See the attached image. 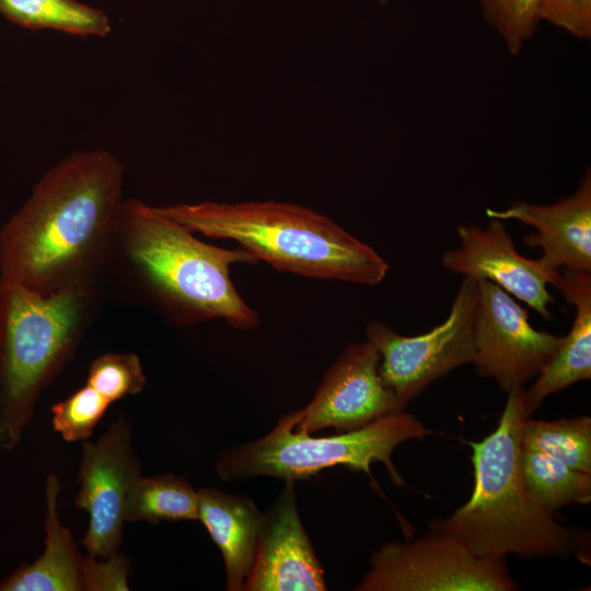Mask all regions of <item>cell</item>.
Here are the masks:
<instances>
[{"instance_id":"6da1fadb","label":"cell","mask_w":591,"mask_h":591,"mask_svg":"<svg viewBox=\"0 0 591 591\" xmlns=\"http://www.w3.org/2000/svg\"><path fill=\"white\" fill-rule=\"evenodd\" d=\"M123 173L102 150L73 153L47 171L0 231V282L40 294L91 282L118 237Z\"/></svg>"},{"instance_id":"603a6c76","label":"cell","mask_w":591,"mask_h":591,"mask_svg":"<svg viewBox=\"0 0 591 591\" xmlns=\"http://www.w3.org/2000/svg\"><path fill=\"white\" fill-rule=\"evenodd\" d=\"M147 379L137 355L108 352L93 360L89 368L86 384L111 403L140 393Z\"/></svg>"},{"instance_id":"2e32d148","label":"cell","mask_w":591,"mask_h":591,"mask_svg":"<svg viewBox=\"0 0 591 591\" xmlns=\"http://www.w3.org/2000/svg\"><path fill=\"white\" fill-rule=\"evenodd\" d=\"M198 498V520L223 556L227 589L242 591L254 564L264 513L253 500L217 489H200Z\"/></svg>"},{"instance_id":"7a4b0ae2","label":"cell","mask_w":591,"mask_h":591,"mask_svg":"<svg viewBox=\"0 0 591 591\" xmlns=\"http://www.w3.org/2000/svg\"><path fill=\"white\" fill-rule=\"evenodd\" d=\"M153 207L194 233L233 240L277 270L363 286L379 285L389 271L375 250L309 207L275 200Z\"/></svg>"},{"instance_id":"9a60e30c","label":"cell","mask_w":591,"mask_h":591,"mask_svg":"<svg viewBox=\"0 0 591 591\" xmlns=\"http://www.w3.org/2000/svg\"><path fill=\"white\" fill-rule=\"evenodd\" d=\"M554 287L575 306V317L553 359L535 382L524 389L523 405L528 417L547 396L591 378V273L560 269Z\"/></svg>"},{"instance_id":"484cf974","label":"cell","mask_w":591,"mask_h":591,"mask_svg":"<svg viewBox=\"0 0 591 591\" xmlns=\"http://www.w3.org/2000/svg\"><path fill=\"white\" fill-rule=\"evenodd\" d=\"M126 561L118 554L104 559H84V590H128Z\"/></svg>"},{"instance_id":"8992f818","label":"cell","mask_w":591,"mask_h":591,"mask_svg":"<svg viewBox=\"0 0 591 591\" xmlns=\"http://www.w3.org/2000/svg\"><path fill=\"white\" fill-rule=\"evenodd\" d=\"M296 420L292 412L266 436L224 450L216 463L218 476L224 480L273 476L296 483L324 468L343 465L364 472L374 480L370 466L378 461L385 465L393 483L402 486L404 479L392 462L393 451L404 441L431 433L415 416L403 410L328 437H314L297 427Z\"/></svg>"},{"instance_id":"4316f807","label":"cell","mask_w":591,"mask_h":591,"mask_svg":"<svg viewBox=\"0 0 591 591\" xmlns=\"http://www.w3.org/2000/svg\"><path fill=\"white\" fill-rule=\"evenodd\" d=\"M380 4H387L392 0H376Z\"/></svg>"},{"instance_id":"9c48e42d","label":"cell","mask_w":591,"mask_h":591,"mask_svg":"<svg viewBox=\"0 0 591 591\" xmlns=\"http://www.w3.org/2000/svg\"><path fill=\"white\" fill-rule=\"evenodd\" d=\"M474 313V364L507 393L537 376L564 336L534 328L528 311L502 288L478 280Z\"/></svg>"},{"instance_id":"30bf717a","label":"cell","mask_w":591,"mask_h":591,"mask_svg":"<svg viewBox=\"0 0 591 591\" xmlns=\"http://www.w3.org/2000/svg\"><path fill=\"white\" fill-rule=\"evenodd\" d=\"M139 475L127 420H115L97 441L83 444L74 503L89 513L82 544L90 557L104 559L117 554L128 491Z\"/></svg>"},{"instance_id":"ba28073f","label":"cell","mask_w":591,"mask_h":591,"mask_svg":"<svg viewBox=\"0 0 591 591\" xmlns=\"http://www.w3.org/2000/svg\"><path fill=\"white\" fill-rule=\"evenodd\" d=\"M477 282L463 278L448 317L429 332L404 336L380 321L366 326L367 339L378 349L383 384L408 403L450 371L474 361V313Z\"/></svg>"},{"instance_id":"cb8c5ba5","label":"cell","mask_w":591,"mask_h":591,"mask_svg":"<svg viewBox=\"0 0 591 591\" xmlns=\"http://www.w3.org/2000/svg\"><path fill=\"white\" fill-rule=\"evenodd\" d=\"M111 404L86 384L51 407L53 427L68 442L86 440Z\"/></svg>"},{"instance_id":"8fae6325","label":"cell","mask_w":591,"mask_h":591,"mask_svg":"<svg viewBox=\"0 0 591 591\" xmlns=\"http://www.w3.org/2000/svg\"><path fill=\"white\" fill-rule=\"evenodd\" d=\"M381 356L366 339L347 346L324 374L311 402L296 412V426L309 433L334 428L358 429L407 403L386 387L379 374Z\"/></svg>"},{"instance_id":"5b68a950","label":"cell","mask_w":591,"mask_h":591,"mask_svg":"<svg viewBox=\"0 0 591 591\" xmlns=\"http://www.w3.org/2000/svg\"><path fill=\"white\" fill-rule=\"evenodd\" d=\"M91 282L40 294L0 282V448L11 451L40 392L71 357L86 322Z\"/></svg>"},{"instance_id":"d4e9b609","label":"cell","mask_w":591,"mask_h":591,"mask_svg":"<svg viewBox=\"0 0 591 591\" xmlns=\"http://www.w3.org/2000/svg\"><path fill=\"white\" fill-rule=\"evenodd\" d=\"M537 15L577 39H591V0H538Z\"/></svg>"},{"instance_id":"277c9868","label":"cell","mask_w":591,"mask_h":591,"mask_svg":"<svg viewBox=\"0 0 591 591\" xmlns=\"http://www.w3.org/2000/svg\"><path fill=\"white\" fill-rule=\"evenodd\" d=\"M118 237L157 300L179 323L219 318L237 329L259 324L230 276L235 264L257 263L242 247L207 244L138 199L124 202Z\"/></svg>"},{"instance_id":"d6986e66","label":"cell","mask_w":591,"mask_h":591,"mask_svg":"<svg viewBox=\"0 0 591 591\" xmlns=\"http://www.w3.org/2000/svg\"><path fill=\"white\" fill-rule=\"evenodd\" d=\"M198 491L184 478L167 473L154 477L139 475L128 491L125 521L198 520Z\"/></svg>"},{"instance_id":"7402d4cb","label":"cell","mask_w":591,"mask_h":591,"mask_svg":"<svg viewBox=\"0 0 591 591\" xmlns=\"http://www.w3.org/2000/svg\"><path fill=\"white\" fill-rule=\"evenodd\" d=\"M538 0H478L485 22L500 36L505 48L518 56L540 25Z\"/></svg>"},{"instance_id":"7c38bea8","label":"cell","mask_w":591,"mask_h":591,"mask_svg":"<svg viewBox=\"0 0 591 591\" xmlns=\"http://www.w3.org/2000/svg\"><path fill=\"white\" fill-rule=\"evenodd\" d=\"M456 228L460 245L443 252L441 265L448 271L475 281L488 280L551 321L554 303L547 286H555L560 270L549 269L541 258L519 254L502 220L489 218Z\"/></svg>"},{"instance_id":"3957f363","label":"cell","mask_w":591,"mask_h":591,"mask_svg":"<svg viewBox=\"0 0 591 591\" xmlns=\"http://www.w3.org/2000/svg\"><path fill=\"white\" fill-rule=\"evenodd\" d=\"M525 387L508 392L496 429L482 441H468L474 488L466 503L431 531L460 540L477 557L508 554L521 558L566 556L579 537L544 511L525 489L521 472V434Z\"/></svg>"},{"instance_id":"ac0fdd59","label":"cell","mask_w":591,"mask_h":591,"mask_svg":"<svg viewBox=\"0 0 591 591\" xmlns=\"http://www.w3.org/2000/svg\"><path fill=\"white\" fill-rule=\"evenodd\" d=\"M521 472L529 495L547 513L591 500V473L573 470L541 451L521 447Z\"/></svg>"},{"instance_id":"e0dca14e","label":"cell","mask_w":591,"mask_h":591,"mask_svg":"<svg viewBox=\"0 0 591 591\" xmlns=\"http://www.w3.org/2000/svg\"><path fill=\"white\" fill-rule=\"evenodd\" d=\"M59 479L46 480L45 551L32 564L23 565L0 582V591H79L84 590V558L70 531L58 514Z\"/></svg>"},{"instance_id":"52a82bcc","label":"cell","mask_w":591,"mask_h":591,"mask_svg":"<svg viewBox=\"0 0 591 591\" xmlns=\"http://www.w3.org/2000/svg\"><path fill=\"white\" fill-rule=\"evenodd\" d=\"M359 591H512L505 556L477 557L456 537L431 531L384 544L370 558Z\"/></svg>"},{"instance_id":"44dd1931","label":"cell","mask_w":591,"mask_h":591,"mask_svg":"<svg viewBox=\"0 0 591 591\" xmlns=\"http://www.w3.org/2000/svg\"><path fill=\"white\" fill-rule=\"evenodd\" d=\"M521 445L548 454L573 470L591 473L589 416L548 421L525 417Z\"/></svg>"},{"instance_id":"5bb4252c","label":"cell","mask_w":591,"mask_h":591,"mask_svg":"<svg viewBox=\"0 0 591 591\" xmlns=\"http://www.w3.org/2000/svg\"><path fill=\"white\" fill-rule=\"evenodd\" d=\"M488 218L517 220L535 229L523 237L540 247L552 270L591 273V172L587 169L573 194L549 205L513 201L508 208L486 210Z\"/></svg>"},{"instance_id":"4fadbf2b","label":"cell","mask_w":591,"mask_h":591,"mask_svg":"<svg viewBox=\"0 0 591 591\" xmlns=\"http://www.w3.org/2000/svg\"><path fill=\"white\" fill-rule=\"evenodd\" d=\"M244 590L324 591V570L302 525L294 482L286 480L264 513L257 551Z\"/></svg>"},{"instance_id":"ffe728a7","label":"cell","mask_w":591,"mask_h":591,"mask_svg":"<svg viewBox=\"0 0 591 591\" xmlns=\"http://www.w3.org/2000/svg\"><path fill=\"white\" fill-rule=\"evenodd\" d=\"M0 14L31 30L51 28L79 36H105L107 15L76 0H0Z\"/></svg>"}]
</instances>
